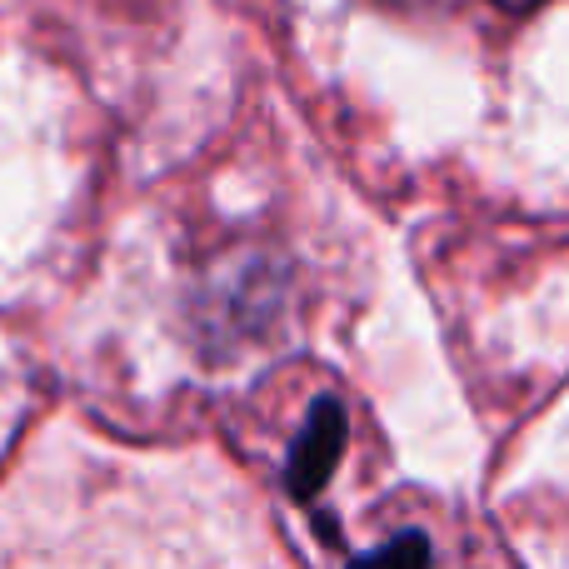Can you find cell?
Listing matches in <instances>:
<instances>
[{
    "label": "cell",
    "instance_id": "1",
    "mask_svg": "<svg viewBox=\"0 0 569 569\" xmlns=\"http://www.w3.org/2000/svg\"><path fill=\"white\" fill-rule=\"evenodd\" d=\"M340 450H345V405L335 395H320L310 410V425L300 430V440L290 450V465H284V490L295 500L320 495L330 470L340 465Z\"/></svg>",
    "mask_w": 569,
    "mask_h": 569
}]
</instances>
